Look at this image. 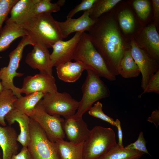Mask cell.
<instances>
[{
	"instance_id": "6da1fadb",
	"label": "cell",
	"mask_w": 159,
	"mask_h": 159,
	"mask_svg": "<svg viewBox=\"0 0 159 159\" xmlns=\"http://www.w3.org/2000/svg\"><path fill=\"white\" fill-rule=\"evenodd\" d=\"M88 32L92 44L108 67L116 76L119 75L118 68L125 51L115 23L108 16L102 15Z\"/></svg>"
},
{
	"instance_id": "7a4b0ae2",
	"label": "cell",
	"mask_w": 159,
	"mask_h": 159,
	"mask_svg": "<svg viewBox=\"0 0 159 159\" xmlns=\"http://www.w3.org/2000/svg\"><path fill=\"white\" fill-rule=\"evenodd\" d=\"M21 26L33 46L38 44L48 49L57 41L63 39L58 21L51 14L34 15Z\"/></svg>"
},
{
	"instance_id": "3957f363",
	"label": "cell",
	"mask_w": 159,
	"mask_h": 159,
	"mask_svg": "<svg viewBox=\"0 0 159 159\" xmlns=\"http://www.w3.org/2000/svg\"><path fill=\"white\" fill-rule=\"evenodd\" d=\"M72 59L84 64L100 77L110 81L116 79L104 59L92 44L88 34L83 32L74 53Z\"/></svg>"
},
{
	"instance_id": "277c9868",
	"label": "cell",
	"mask_w": 159,
	"mask_h": 159,
	"mask_svg": "<svg viewBox=\"0 0 159 159\" xmlns=\"http://www.w3.org/2000/svg\"><path fill=\"white\" fill-rule=\"evenodd\" d=\"M117 144L112 129L96 126L84 142L82 159H99Z\"/></svg>"
},
{
	"instance_id": "5b68a950",
	"label": "cell",
	"mask_w": 159,
	"mask_h": 159,
	"mask_svg": "<svg viewBox=\"0 0 159 159\" xmlns=\"http://www.w3.org/2000/svg\"><path fill=\"white\" fill-rule=\"evenodd\" d=\"M86 70L87 76L82 87V97L77 112L71 116L74 118L82 117L94 103L110 95L109 89L100 77L90 69Z\"/></svg>"
},
{
	"instance_id": "8992f818",
	"label": "cell",
	"mask_w": 159,
	"mask_h": 159,
	"mask_svg": "<svg viewBox=\"0 0 159 159\" xmlns=\"http://www.w3.org/2000/svg\"><path fill=\"white\" fill-rule=\"evenodd\" d=\"M29 132L27 147L32 159H60L55 143L49 140L39 124L31 118Z\"/></svg>"
},
{
	"instance_id": "52a82bcc",
	"label": "cell",
	"mask_w": 159,
	"mask_h": 159,
	"mask_svg": "<svg viewBox=\"0 0 159 159\" xmlns=\"http://www.w3.org/2000/svg\"><path fill=\"white\" fill-rule=\"evenodd\" d=\"M28 45H32L29 37L26 36L23 37L16 47L9 53L8 66L0 70V80L4 89L11 90L17 98L22 96L21 88L14 85L13 79L15 77H20L24 75L23 73L17 72L16 70L22 58L24 48Z\"/></svg>"
},
{
	"instance_id": "ba28073f",
	"label": "cell",
	"mask_w": 159,
	"mask_h": 159,
	"mask_svg": "<svg viewBox=\"0 0 159 159\" xmlns=\"http://www.w3.org/2000/svg\"><path fill=\"white\" fill-rule=\"evenodd\" d=\"M40 102L45 110L51 115H58L65 118L74 115L77 110L79 102L69 93L58 91L47 93Z\"/></svg>"
},
{
	"instance_id": "9c48e42d",
	"label": "cell",
	"mask_w": 159,
	"mask_h": 159,
	"mask_svg": "<svg viewBox=\"0 0 159 159\" xmlns=\"http://www.w3.org/2000/svg\"><path fill=\"white\" fill-rule=\"evenodd\" d=\"M40 101L31 113L29 117L39 124L52 142L55 143L59 139H64L65 135L62 123L64 119L60 115H51L47 113Z\"/></svg>"
},
{
	"instance_id": "30bf717a",
	"label": "cell",
	"mask_w": 159,
	"mask_h": 159,
	"mask_svg": "<svg viewBox=\"0 0 159 159\" xmlns=\"http://www.w3.org/2000/svg\"><path fill=\"white\" fill-rule=\"evenodd\" d=\"M132 57L142 74L141 87L143 90L146 87L153 76L159 70L156 60L140 48L133 41L131 43Z\"/></svg>"
},
{
	"instance_id": "8fae6325",
	"label": "cell",
	"mask_w": 159,
	"mask_h": 159,
	"mask_svg": "<svg viewBox=\"0 0 159 159\" xmlns=\"http://www.w3.org/2000/svg\"><path fill=\"white\" fill-rule=\"evenodd\" d=\"M20 88L21 93L26 95L37 92L47 93L57 91L53 75L41 73L24 78L22 87Z\"/></svg>"
},
{
	"instance_id": "7c38bea8",
	"label": "cell",
	"mask_w": 159,
	"mask_h": 159,
	"mask_svg": "<svg viewBox=\"0 0 159 159\" xmlns=\"http://www.w3.org/2000/svg\"><path fill=\"white\" fill-rule=\"evenodd\" d=\"M83 32H77L69 40L58 41L52 46L53 51L50 57L53 67H56L73 59L74 51Z\"/></svg>"
},
{
	"instance_id": "4fadbf2b",
	"label": "cell",
	"mask_w": 159,
	"mask_h": 159,
	"mask_svg": "<svg viewBox=\"0 0 159 159\" xmlns=\"http://www.w3.org/2000/svg\"><path fill=\"white\" fill-rule=\"evenodd\" d=\"M33 47L26 56L25 62L31 68L38 69L40 73L53 75V67L48 49L38 44Z\"/></svg>"
},
{
	"instance_id": "5bb4252c",
	"label": "cell",
	"mask_w": 159,
	"mask_h": 159,
	"mask_svg": "<svg viewBox=\"0 0 159 159\" xmlns=\"http://www.w3.org/2000/svg\"><path fill=\"white\" fill-rule=\"evenodd\" d=\"M62 125L65 135L71 142L84 143L89 135L90 130L82 117L74 118L70 117L65 118Z\"/></svg>"
},
{
	"instance_id": "9a60e30c",
	"label": "cell",
	"mask_w": 159,
	"mask_h": 159,
	"mask_svg": "<svg viewBox=\"0 0 159 159\" xmlns=\"http://www.w3.org/2000/svg\"><path fill=\"white\" fill-rule=\"evenodd\" d=\"M90 9L85 11L77 19L68 18L64 21H58L63 39L74 32L88 31L95 21L90 17Z\"/></svg>"
},
{
	"instance_id": "2e32d148",
	"label": "cell",
	"mask_w": 159,
	"mask_h": 159,
	"mask_svg": "<svg viewBox=\"0 0 159 159\" xmlns=\"http://www.w3.org/2000/svg\"><path fill=\"white\" fill-rule=\"evenodd\" d=\"M18 136L13 127L0 125V146L3 152L2 159H11L13 155L17 154L19 148Z\"/></svg>"
},
{
	"instance_id": "e0dca14e",
	"label": "cell",
	"mask_w": 159,
	"mask_h": 159,
	"mask_svg": "<svg viewBox=\"0 0 159 159\" xmlns=\"http://www.w3.org/2000/svg\"><path fill=\"white\" fill-rule=\"evenodd\" d=\"M5 119L11 126L15 122L19 125L20 132L17 140L22 146L27 147L30 140L29 122L30 117L15 109L10 111L5 116Z\"/></svg>"
},
{
	"instance_id": "ac0fdd59",
	"label": "cell",
	"mask_w": 159,
	"mask_h": 159,
	"mask_svg": "<svg viewBox=\"0 0 159 159\" xmlns=\"http://www.w3.org/2000/svg\"><path fill=\"white\" fill-rule=\"evenodd\" d=\"M35 0H18L12 7L6 23H14L21 26L34 16L32 7Z\"/></svg>"
},
{
	"instance_id": "d6986e66",
	"label": "cell",
	"mask_w": 159,
	"mask_h": 159,
	"mask_svg": "<svg viewBox=\"0 0 159 159\" xmlns=\"http://www.w3.org/2000/svg\"><path fill=\"white\" fill-rule=\"evenodd\" d=\"M56 67L58 78L64 82L69 83L76 81L80 77L83 71L87 69L84 64L79 61L68 62Z\"/></svg>"
},
{
	"instance_id": "ffe728a7",
	"label": "cell",
	"mask_w": 159,
	"mask_h": 159,
	"mask_svg": "<svg viewBox=\"0 0 159 159\" xmlns=\"http://www.w3.org/2000/svg\"><path fill=\"white\" fill-rule=\"evenodd\" d=\"M26 36V33L21 25L14 23H6L0 32V52L9 48L15 39Z\"/></svg>"
},
{
	"instance_id": "44dd1931",
	"label": "cell",
	"mask_w": 159,
	"mask_h": 159,
	"mask_svg": "<svg viewBox=\"0 0 159 159\" xmlns=\"http://www.w3.org/2000/svg\"><path fill=\"white\" fill-rule=\"evenodd\" d=\"M60 159H82L84 143H74L63 139L55 143Z\"/></svg>"
},
{
	"instance_id": "7402d4cb",
	"label": "cell",
	"mask_w": 159,
	"mask_h": 159,
	"mask_svg": "<svg viewBox=\"0 0 159 159\" xmlns=\"http://www.w3.org/2000/svg\"><path fill=\"white\" fill-rule=\"evenodd\" d=\"M143 40L148 54L158 60L159 57V36L154 25H150L144 29Z\"/></svg>"
},
{
	"instance_id": "603a6c76",
	"label": "cell",
	"mask_w": 159,
	"mask_h": 159,
	"mask_svg": "<svg viewBox=\"0 0 159 159\" xmlns=\"http://www.w3.org/2000/svg\"><path fill=\"white\" fill-rule=\"evenodd\" d=\"M46 93L37 92L18 98L14 103V109L29 116L35 107Z\"/></svg>"
},
{
	"instance_id": "cb8c5ba5",
	"label": "cell",
	"mask_w": 159,
	"mask_h": 159,
	"mask_svg": "<svg viewBox=\"0 0 159 159\" xmlns=\"http://www.w3.org/2000/svg\"><path fill=\"white\" fill-rule=\"evenodd\" d=\"M118 72L125 78L136 77L140 74V69L132 57L130 50L125 51L119 63Z\"/></svg>"
},
{
	"instance_id": "d4e9b609",
	"label": "cell",
	"mask_w": 159,
	"mask_h": 159,
	"mask_svg": "<svg viewBox=\"0 0 159 159\" xmlns=\"http://www.w3.org/2000/svg\"><path fill=\"white\" fill-rule=\"evenodd\" d=\"M144 154L120 147L117 144L99 159H139Z\"/></svg>"
},
{
	"instance_id": "484cf974",
	"label": "cell",
	"mask_w": 159,
	"mask_h": 159,
	"mask_svg": "<svg viewBox=\"0 0 159 159\" xmlns=\"http://www.w3.org/2000/svg\"><path fill=\"white\" fill-rule=\"evenodd\" d=\"M17 97L11 90L4 89L0 94V125L6 126L5 116L14 109V103Z\"/></svg>"
},
{
	"instance_id": "4316f807",
	"label": "cell",
	"mask_w": 159,
	"mask_h": 159,
	"mask_svg": "<svg viewBox=\"0 0 159 159\" xmlns=\"http://www.w3.org/2000/svg\"><path fill=\"white\" fill-rule=\"evenodd\" d=\"M65 1L64 0H59L55 3H52L50 0H35L32 7L33 15L34 16L42 13L58 12Z\"/></svg>"
},
{
	"instance_id": "83f0119b",
	"label": "cell",
	"mask_w": 159,
	"mask_h": 159,
	"mask_svg": "<svg viewBox=\"0 0 159 159\" xmlns=\"http://www.w3.org/2000/svg\"><path fill=\"white\" fill-rule=\"evenodd\" d=\"M120 1V0H97L90 9V17L96 20Z\"/></svg>"
},
{
	"instance_id": "f1b7e54d",
	"label": "cell",
	"mask_w": 159,
	"mask_h": 159,
	"mask_svg": "<svg viewBox=\"0 0 159 159\" xmlns=\"http://www.w3.org/2000/svg\"><path fill=\"white\" fill-rule=\"evenodd\" d=\"M118 18L120 26L124 32L130 33L133 30L135 19L130 11L127 9L123 10L120 13Z\"/></svg>"
},
{
	"instance_id": "f546056e",
	"label": "cell",
	"mask_w": 159,
	"mask_h": 159,
	"mask_svg": "<svg viewBox=\"0 0 159 159\" xmlns=\"http://www.w3.org/2000/svg\"><path fill=\"white\" fill-rule=\"evenodd\" d=\"M102 107V103L98 101L89 109L88 113L92 117L100 119L115 126V121L113 118L104 113Z\"/></svg>"
},
{
	"instance_id": "4dcf8cb0",
	"label": "cell",
	"mask_w": 159,
	"mask_h": 159,
	"mask_svg": "<svg viewBox=\"0 0 159 159\" xmlns=\"http://www.w3.org/2000/svg\"><path fill=\"white\" fill-rule=\"evenodd\" d=\"M133 4L140 18L143 20L146 19L151 10L149 1L146 0H136L133 1Z\"/></svg>"
},
{
	"instance_id": "1f68e13d",
	"label": "cell",
	"mask_w": 159,
	"mask_h": 159,
	"mask_svg": "<svg viewBox=\"0 0 159 159\" xmlns=\"http://www.w3.org/2000/svg\"><path fill=\"white\" fill-rule=\"evenodd\" d=\"M18 0H0V32L3 24L13 6Z\"/></svg>"
},
{
	"instance_id": "d6a6232c",
	"label": "cell",
	"mask_w": 159,
	"mask_h": 159,
	"mask_svg": "<svg viewBox=\"0 0 159 159\" xmlns=\"http://www.w3.org/2000/svg\"><path fill=\"white\" fill-rule=\"evenodd\" d=\"M146 142L144 138L143 132L141 131L139 134L137 140L135 142L131 143L124 148L129 150L141 152L150 155L146 148Z\"/></svg>"
},
{
	"instance_id": "836d02e7",
	"label": "cell",
	"mask_w": 159,
	"mask_h": 159,
	"mask_svg": "<svg viewBox=\"0 0 159 159\" xmlns=\"http://www.w3.org/2000/svg\"><path fill=\"white\" fill-rule=\"evenodd\" d=\"M97 0H82L69 12L67 18H72L75 14L81 11H85L90 9Z\"/></svg>"
},
{
	"instance_id": "e575fe53",
	"label": "cell",
	"mask_w": 159,
	"mask_h": 159,
	"mask_svg": "<svg viewBox=\"0 0 159 159\" xmlns=\"http://www.w3.org/2000/svg\"><path fill=\"white\" fill-rule=\"evenodd\" d=\"M152 92L159 94V70L152 77L140 96L146 93Z\"/></svg>"
},
{
	"instance_id": "d590c367",
	"label": "cell",
	"mask_w": 159,
	"mask_h": 159,
	"mask_svg": "<svg viewBox=\"0 0 159 159\" xmlns=\"http://www.w3.org/2000/svg\"><path fill=\"white\" fill-rule=\"evenodd\" d=\"M11 159H32L30 153L26 146H22L20 151L13 155Z\"/></svg>"
},
{
	"instance_id": "8d00e7d4",
	"label": "cell",
	"mask_w": 159,
	"mask_h": 159,
	"mask_svg": "<svg viewBox=\"0 0 159 159\" xmlns=\"http://www.w3.org/2000/svg\"><path fill=\"white\" fill-rule=\"evenodd\" d=\"M147 121L153 123L157 128L159 125V110L155 109L153 111L150 116L148 117Z\"/></svg>"
},
{
	"instance_id": "74e56055",
	"label": "cell",
	"mask_w": 159,
	"mask_h": 159,
	"mask_svg": "<svg viewBox=\"0 0 159 159\" xmlns=\"http://www.w3.org/2000/svg\"><path fill=\"white\" fill-rule=\"evenodd\" d=\"M115 126L117 129L118 143V145L121 147H124L123 144V134L121 127V122L118 119H116L115 121Z\"/></svg>"
},
{
	"instance_id": "f35d334b",
	"label": "cell",
	"mask_w": 159,
	"mask_h": 159,
	"mask_svg": "<svg viewBox=\"0 0 159 159\" xmlns=\"http://www.w3.org/2000/svg\"><path fill=\"white\" fill-rule=\"evenodd\" d=\"M152 2L155 17L156 19H158L159 15V0H153Z\"/></svg>"
},
{
	"instance_id": "ab89813d",
	"label": "cell",
	"mask_w": 159,
	"mask_h": 159,
	"mask_svg": "<svg viewBox=\"0 0 159 159\" xmlns=\"http://www.w3.org/2000/svg\"><path fill=\"white\" fill-rule=\"evenodd\" d=\"M4 90V87L1 82H0V94Z\"/></svg>"
},
{
	"instance_id": "60d3db41",
	"label": "cell",
	"mask_w": 159,
	"mask_h": 159,
	"mask_svg": "<svg viewBox=\"0 0 159 159\" xmlns=\"http://www.w3.org/2000/svg\"><path fill=\"white\" fill-rule=\"evenodd\" d=\"M0 77H1V72L0 71Z\"/></svg>"
},
{
	"instance_id": "b9f144b4",
	"label": "cell",
	"mask_w": 159,
	"mask_h": 159,
	"mask_svg": "<svg viewBox=\"0 0 159 159\" xmlns=\"http://www.w3.org/2000/svg\"><path fill=\"white\" fill-rule=\"evenodd\" d=\"M0 159H1L0 156Z\"/></svg>"
},
{
	"instance_id": "7bdbcfd3",
	"label": "cell",
	"mask_w": 159,
	"mask_h": 159,
	"mask_svg": "<svg viewBox=\"0 0 159 159\" xmlns=\"http://www.w3.org/2000/svg\"></svg>"
}]
</instances>
